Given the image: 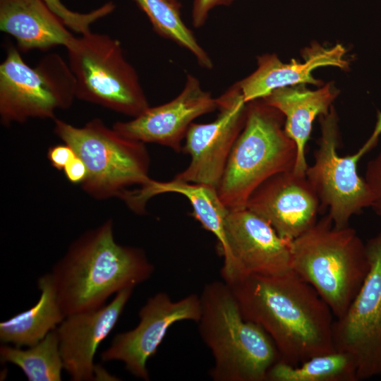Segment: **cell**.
Here are the masks:
<instances>
[{
  "label": "cell",
  "instance_id": "cell-1",
  "mask_svg": "<svg viewBox=\"0 0 381 381\" xmlns=\"http://www.w3.org/2000/svg\"><path fill=\"white\" fill-rule=\"evenodd\" d=\"M228 285L243 318L266 332L280 361L298 365L336 351L330 308L292 270L275 275L245 274Z\"/></svg>",
  "mask_w": 381,
  "mask_h": 381
},
{
  "label": "cell",
  "instance_id": "cell-19",
  "mask_svg": "<svg viewBox=\"0 0 381 381\" xmlns=\"http://www.w3.org/2000/svg\"><path fill=\"white\" fill-rule=\"evenodd\" d=\"M0 30L24 52L66 49L75 37L42 0H0Z\"/></svg>",
  "mask_w": 381,
  "mask_h": 381
},
{
  "label": "cell",
  "instance_id": "cell-24",
  "mask_svg": "<svg viewBox=\"0 0 381 381\" xmlns=\"http://www.w3.org/2000/svg\"><path fill=\"white\" fill-rule=\"evenodd\" d=\"M145 13L154 30L193 54L200 66L211 70L214 64L191 30L184 23L179 8L167 0H134Z\"/></svg>",
  "mask_w": 381,
  "mask_h": 381
},
{
  "label": "cell",
  "instance_id": "cell-26",
  "mask_svg": "<svg viewBox=\"0 0 381 381\" xmlns=\"http://www.w3.org/2000/svg\"><path fill=\"white\" fill-rule=\"evenodd\" d=\"M364 179L373 194L371 207L381 216V153L368 163Z\"/></svg>",
  "mask_w": 381,
  "mask_h": 381
},
{
  "label": "cell",
  "instance_id": "cell-10",
  "mask_svg": "<svg viewBox=\"0 0 381 381\" xmlns=\"http://www.w3.org/2000/svg\"><path fill=\"white\" fill-rule=\"evenodd\" d=\"M365 245L369 272L346 313L332 326L335 350L354 358L358 380L381 375V231Z\"/></svg>",
  "mask_w": 381,
  "mask_h": 381
},
{
  "label": "cell",
  "instance_id": "cell-28",
  "mask_svg": "<svg viewBox=\"0 0 381 381\" xmlns=\"http://www.w3.org/2000/svg\"><path fill=\"white\" fill-rule=\"evenodd\" d=\"M75 157L74 150L66 143L51 147L47 153L48 159L58 170H64V167Z\"/></svg>",
  "mask_w": 381,
  "mask_h": 381
},
{
  "label": "cell",
  "instance_id": "cell-5",
  "mask_svg": "<svg viewBox=\"0 0 381 381\" xmlns=\"http://www.w3.org/2000/svg\"><path fill=\"white\" fill-rule=\"evenodd\" d=\"M297 149L284 130V116L262 99L248 103L244 127L217 188L229 210L246 207L251 193L279 172L294 169Z\"/></svg>",
  "mask_w": 381,
  "mask_h": 381
},
{
  "label": "cell",
  "instance_id": "cell-17",
  "mask_svg": "<svg viewBox=\"0 0 381 381\" xmlns=\"http://www.w3.org/2000/svg\"><path fill=\"white\" fill-rule=\"evenodd\" d=\"M303 61L292 59L282 62L275 54H264L257 57V68L249 75L236 82L244 100L262 99L276 89L296 85H323L322 80L313 77L314 70L332 66L347 71L350 61L346 49L341 44L324 47L313 42L301 52Z\"/></svg>",
  "mask_w": 381,
  "mask_h": 381
},
{
  "label": "cell",
  "instance_id": "cell-9",
  "mask_svg": "<svg viewBox=\"0 0 381 381\" xmlns=\"http://www.w3.org/2000/svg\"><path fill=\"white\" fill-rule=\"evenodd\" d=\"M321 135L315 152L314 163L308 167L306 177L315 190L322 207L328 208V214L337 228L349 226L351 217L371 207L373 194L364 179L357 171L358 162L372 149L381 133V118L368 141L352 155L339 156L338 116L332 107L320 116Z\"/></svg>",
  "mask_w": 381,
  "mask_h": 381
},
{
  "label": "cell",
  "instance_id": "cell-12",
  "mask_svg": "<svg viewBox=\"0 0 381 381\" xmlns=\"http://www.w3.org/2000/svg\"><path fill=\"white\" fill-rule=\"evenodd\" d=\"M221 275L226 283L249 274L275 275L291 270V241L282 238L247 207L229 210Z\"/></svg>",
  "mask_w": 381,
  "mask_h": 381
},
{
  "label": "cell",
  "instance_id": "cell-15",
  "mask_svg": "<svg viewBox=\"0 0 381 381\" xmlns=\"http://www.w3.org/2000/svg\"><path fill=\"white\" fill-rule=\"evenodd\" d=\"M217 98L205 90L195 76L188 74L181 92L175 98L150 107L132 120L117 121L112 128L126 138L157 143L179 152L193 121L217 109Z\"/></svg>",
  "mask_w": 381,
  "mask_h": 381
},
{
  "label": "cell",
  "instance_id": "cell-2",
  "mask_svg": "<svg viewBox=\"0 0 381 381\" xmlns=\"http://www.w3.org/2000/svg\"><path fill=\"white\" fill-rule=\"evenodd\" d=\"M154 269L143 249L115 241L108 219L74 241L50 274L66 317L101 308L111 295L150 279Z\"/></svg>",
  "mask_w": 381,
  "mask_h": 381
},
{
  "label": "cell",
  "instance_id": "cell-16",
  "mask_svg": "<svg viewBox=\"0 0 381 381\" xmlns=\"http://www.w3.org/2000/svg\"><path fill=\"white\" fill-rule=\"evenodd\" d=\"M133 287L124 289L101 308L67 315L56 328L64 369L73 381L93 380L98 346L111 332Z\"/></svg>",
  "mask_w": 381,
  "mask_h": 381
},
{
  "label": "cell",
  "instance_id": "cell-11",
  "mask_svg": "<svg viewBox=\"0 0 381 381\" xmlns=\"http://www.w3.org/2000/svg\"><path fill=\"white\" fill-rule=\"evenodd\" d=\"M217 117L207 123H192L182 147L190 156L189 165L174 180L215 188L222 179L231 151L241 133L248 103L235 83L217 97Z\"/></svg>",
  "mask_w": 381,
  "mask_h": 381
},
{
  "label": "cell",
  "instance_id": "cell-30",
  "mask_svg": "<svg viewBox=\"0 0 381 381\" xmlns=\"http://www.w3.org/2000/svg\"><path fill=\"white\" fill-rule=\"evenodd\" d=\"M167 1H168L169 2H170L171 4H172L173 5H174L175 6L179 8H181V4L179 0H167Z\"/></svg>",
  "mask_w": 381,
  "mask_h": 381
},
{
  "label": "cell",
  "instance_id": "cell-13",
  "mask_svg": "<svg viewBox=\"0 0 381 381\" xmlns=\"http://www.w3.org/2000/svg\"><path fill=\"white\" fill-rule=\"evenodd\" d=\"M200 313V298L196 294L174 301L168 294L157 293L140 309L138 325L116 334L110 346L101 353V359L121 361L131 375L150 380L147 362L156 354L169 327L183 320L197 323Z\"/></svg>",
  "mask_w": 381,
  "mask_h": 381
},
{
  "label": "cell",
  "instance_id": "cell-4",
  "mask_svg": "<svg viewBox=\"0 0 381 381\" xmlns=\"http://www.w3.org/2000/svg\"><path fill=\"white\" fill-rule=\"evenodd\" d=\"M291 270L310 284L336 318L347 310L370 270L366 245L327 214L291 241Z\"/></svg>",
  "mask_w": 381,
  "mask_h": 381
},
{
  "label": "cell",
  "instance_id": "cell-27",
  "mask_svg": "<svg viewBox=\"0 0 381 381\" xmlns=\"http://www.w3.org/2000/svg\"><path fill=\"white\" fill-rule=\"evenodd\" d=\"M235 0H193L191 16L193 25L202 27L208 19L210 11L217 6H230Z\"/></svg>",
  "mask_w": 381,
  "mask_h": 381
},
{
  "label": "cell",
  "instance_id": "cell-21",
  "mask_svg": "<svg viewBox=\"0 0 381 381\" xmlns=\"http://www.w3.org/2000/svg\"><path fill=\"white\" fill-rule=\"evenodd\" d=\"M37 302L30 308L0 322V341L18 347L33 346L55 329L66 315L50 272L39 277Z\"/></svg>",
  "mask_w": 381,
  "mask_h": 381
},
{
  "label": "cell",
  "instance_id": "cell-3",
  "mask_svg": "<svg viewBox=\"0 0 381 381\" xmlns=\"http://www.w3.org/2000/svg\"><path fill=\"white\" fill-rule=\"evenodd\" d=\"M198 332L210 350L214 381H266L280 360L273 341L258 325L244 319L224 281L207 283L200 295Z\"/></svg>",
  "mask_w": 381,
  "mask_h": 381
},
{
  "label": "cell",
  "instance_id": "cell-22",
  "mask_svg": "<svg viewBox=\"0 0 381 381\" xmlns=\"http://www.w3.org/2000/svg\"><path fill=\"white\" fill-rule=\"evenodd\" d=\"M269 381H358L354 358L335 351L313 356L298 365L278 361L269 370Z\"/></svg>",
  "mask_w": 381,
  "mask_h": 381
},
{
  "label": "cell",
  "instance_id": "cell-6",
  "mask_svg": "<svg viewBox=\"0 0 381 381\" xmlns=\"http://www.w3.org/2000/svg\"><path fill=\"white\" fill-rule=\"evenodd\" d=\"M54 121V133L84 162L87 176L80 184L92 197L121 198L131 186L151 181L144 143L121 135L97 118L81 127L56 118Z\"/></svg>",
  "mask_w": 381,
  "mask_h": 381
},
{
  "label": "cell",
  "instance_id": "cell-8",
  "mask_svg": "<svg viewBox=\"0 0 381 381\" xmlns=\"http://www.w3.org/2000/svg\"><path fill=\"white\" fill-rule=\"evenodd\" d=\"M75 82L68 61L56 53L45 55L35 67L20 50L8 46L0 64V119L4 126L30 119H54L58 109L75 99Z\"/></svg>",
  "mask_w": 381,
  "mask_h": 381
},
{
  "label": "cell",
  "instance_id": "cell-14",
  "mask_svg": "<svg viewBox=\"0 0 381 381\" xmlns=\"http://www.w3.org/2000/svg\"><path fill=\"white\" fill-rule=\"evenodd\" d=\"M246 207L267 221L279 236L292 241L317 222L322 205L306 174L292 169L261 183Z\"/></svg>",
  "mask_w": 381,
  "mask_h": 381
},
{
  "label": "cell",
  "instance_id": "cell-18",
  "mask_svg": "<svg viewBox=\"0 0 381 381\" xmlns=\"http://www.w3.org/2000/svg\"><path fill=\"white\" fill-rule=\"evenodd\" d=\"M339 95L333 83L315 90L306 85L278 88L262 98L268 105L279 110L284 116V130L297 149L294 171L306 174L308 164L306 146L311 133L313 123L317 116L327 114Z\"/></svg>",
  "mask_w": 381,
  "mask_h": 381
},
{
  "label": "cell",
  "instance_id": "cell-23",
  "mask_svg": "<svg viewBox=\"0 0 381 381\" xmlns=\"http://www.w3.org/2000/svg\"><path fill=\"white\" fill-rule=\"evenodd\" d=\"M0 361L16 365L28 381H61L64 363L56 329L37 344L26 349L3 344Z\"/></svg>",
  "mask_w": 381,
  "mask_h": 381
},
{
  "label": "cell",
  "instance_id": "cell-25",
  "mask_svg": "<svg viewBox=\"0 0 381 381\" xmlns=\"http://www.w3.org/2000/svg\"><path fill=\"white\" fill-rule=\"evenodd\" d=\"M42 1L68 29L80 35L91 32L92 23L109 15L116 8L112 1H109L87 13H79L69 9L61 0Z\"/></svg>",
  "mask_w": 381,
  "mask_h": 381
},
{
  "label": "cell",
  "instance_id": "cell-29",
  "mask_svg": "<svg viewBox=\"0 0 381 381\" xmlns=\"http://www.w3.org/2000/svg\"><path fill=\"white\" fill-rule=\"evenodd\" d=\"M66 177L73 183H81L87 176V169L77 155L64 169Z\"/></svg>",
  "mask_w": 381,
  "mask_h": 381
},
{
  "label": "cell",
  "instance_id": "cell-20",
  "mask_svg": "<svg viewBox=\"0 0 381 381\" xmlns=\"http://www.w3.org/2000/svg\"><path fill=\"white\" fill-rule=\"evenodd\" d=\"M165 193H179L189 200L194 217L215 236L220 253L225 246L224 224L229 210L221 200L217 188L174 179L166 182L151 179L144 186L128 190L122 200L132 211L143 214L150 198Z\"/></svg>",
  "mask_w": 381,
  "mask_h": 381
},
{
  "label": "cell",
  "instance_id": "cell-7",
  "mask_svg": "<svg viewBox=\"0 0 381 381\" xmlns=\"http://www.w3.org/2000/svg\"><path fill=\"white\" fill-rule=\"evenodd\" d=\"M66 49L77 99L133 118L150 107L118 40L91 31L75 37Z\"/></svg>",
  "mask_w": 381,
  "mask_h": 381
}]
</instances>
